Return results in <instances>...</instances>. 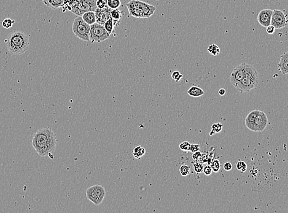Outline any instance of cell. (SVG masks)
Instances as JSON below:
<instances>
[{
    "instance_id": "ac0fdd59",
    "label": "cell",
    "mask_w": 288,
    "mask_h": 213,
    "mask_svg": "<svg viewBox=\"0 0 288 213\" xmlns=\"http://www.w3.org/2000/svg\"><path fill=\"white\" fill-rule=\"evenodd\" d=\"M187 93L189 95L193 97H199L205 93L204 91L200 87L196 85L190 87L188 89Z\"/></svg>"
},
{
    "instance_id": "ba28073f",
    "label": "cell",
    "mask_w": 288,
    "mask_h": 213,
    "mask_svg": "<svg viewBox=\"0 0 288 213\" xmlns=\"http://www.w3.org/2000/svg\"><path fill=\"white\" fill-rule=\"evenodd\" d=\"M97 8L95 0H76L70 11L77 16H82L85 13L95 11Z\"/></svg>"
},
{
    "instance_id": "e0dca14e",
    "label": "cell",
    "mask_w": 288,
    "mask_h": 213,
    "mask_svg": "<svg viewBox=\"0 0 288 213\" xmlns=\"http://www.w3.org/2000/svg\"><path fill=\"white\" fill-rule=\"evenodd\" d=\"M83 21L89 25H91L96 22V17L95 11H88L85 13L81 16Z\"/></svg>"
},
{
    "instance_id": "2e32d148",
    "label": "cell",
    "mask_w": 288,
    "mask_h": 213,
    "mask_svg": "<svg viewBox=\"0 0 288 213\" xmlns=\"http://www.w3.org/2000/svg\"><path fill=\"white\" fill-rule=\"evenodd\" d=\"M43 2L47 7L56 9L63 6L65 0H43Z\"/></svg>"
},
{
    "instance_id": "cb8c5ba5",
    "label": "cell",
    "mask_w": 288,
    "mask_h": 213,
    "mask_svg": "<svg viewBox=\"0 0 288 213\" xmlns=\"http://www.w3.org/2000/svg\"><path fill=\"white\" fill-rule=\"evenodd\" d=\"M179 171L182 176H186L190 174V166L187 165H182L179 168Z\"/></svg>"
},
{
    "instance_id": "e575fe53",
    "label": "cell",
    "mask_w": 288,
    "mask_h": 213,
    "mask_svg": "<svg viewBox=\"0 0 288 213\" xmlns=\"http://www.w3.org/2000/svg\"><path fill=\"white\" fill-rule=\"evenodd\" d=\"M266 32L269 35L273 34L275 32V28L273 25H270L266 27Z\"/></svg>"
},
{
    "instance_id": "277c9868",
    "label": "cell",
    "mask_w": 288,
    "mask_h": 213,
    "mask_svg": "<svg viewBox=\"0 0 288 213\" xmlns=\"http://www.w3.org/2000/svg\"><path fill=\"white\" fill-rule=\"evenodd\" d=\"M259 80V77L256 68L247 64L246 75L235 88L240 92H248L257 87Z\"/></svg>"
},
{
    "instance_id": "5b68a950",
    "label": "cell",
    "mask_w": 288,
    "mask_h": 213,
    "mask_svg": "<svg viewBox=\"0 0 288 213\" xmlns=\"http://www.w3.org/2000/svg\"><path fill=\"white\" fill-rule=\"evenodd\" d=\"M90 26L83 21L81 16H77L74 20L72 30L74 34L80 39L84 41H90Z\"/></svg>"
},
{
    "instance_id": "484cf974",
    "label": "cell",
    "mask_w": 288,
    "mask_h": 213,
    "mask_svg": "<svg viewBox=\"0 0 288 213\" xmlns=\"http://www.w3.org/2000/svg\"><path fill=\"white\" fill-rule=\"evenodd\" d=\"M14 23H15L14 20H12L11 19H6L3 20V21L2 22V25L3 28L8 29V28H11L14 24Z\"/></svg>"
},
{
    "instance_id": "30bf717a",
    "label": "cell",
    "mask_w": 288,
    "mask_h": 213,
    "mask_svg": "<svg viewBox=\"0 0 288 213\" xmlns=\"http://www.w3.org/2000/svg\"><path fill=\"white\" fill-rule=\"evenodd\" d=\"M246 66L247 63H243L234 68L230 76V81L235 88L245 76Z\"/></svg>"
},
{
    "instance_id": "8fae6325",
    "label": "cell",
    "mask_w": 288,
    "mask_h": 213,
    "mask_svg": "<svg viewBox=\"0 0 288 213\" xmlns=\"http://www.w3.org/2000/svg\"><path fill=\"white\" fill-rule=\"evenodd\" d=\"M111 11L109 7H106L103 9L97 8L95 11V17H96V22L103 25L104 24L109 20L111 17Z\"/></svg>"
},
{
    "instance_id": "7a4b0ae2",
    "label": "cell",
    "mask_w": 288,
    "mask_h": 213,
    "mask_svg": "<svg viewBox=\"0 0 288 213\" xmlns=\"http://www.w3.org/2000/svg\"><path fill=\"white\" fill-rule=\"evenodd\" d=\"M6 45L8 50L11 54L21 55L25 53L29 48V37L21 31H13L8 35Z\"/></svg>"
},
{
    "instance_id": "83f0119b",
    "label": "cell",
    "mask_w": 288,
    "mask_h": 213,
    "mask_svg": "<svg viewBox=\"0 0 288 213\" xmlns=\"http://www.w3.org/2000/svg\"><path fill=\"white\" fill-rule=\"evenodd\" d=\"M183 76L182 74L179 71H174L171 74V77L173 79H174L176 82H179L181 80V79L182 78Z\"/></svg>"
},
{
    "instance_id": "6da1fadb",
    "label": "cell",
    "mask_w": 288,
    "mask_h": 213,
    "mask_svg": "<svg viewBox=\"0 0 288 213\" xmlns=\"http://www.w3.org/2000/svg\"><path fill=\"white\" fill-rule=\"evenodd\" d=\"M57 144L56 135L50 127L39 129L33 136L32 146L41 157L52 154L55 151Z\"/></svg>"
},
{
    "instance_id": "ffe728a7",
    "label": "cell",
    "mask_w": 288,
    "mask_h": 213,
    "mask_svg": "<svg viewBox=\"0 0 288 213\" xmlns=\"http://www.w3.org/2000/svg\"><path fill=\"white\" fill-rule=\"evenodd\" d=\"M106 31L111 35L113 31H114V21L112 18H110L109 20H108L103 25Z\"/></svg>"
},
{
    "instance_id": "f1b7e54d",
    "label": "cell",
    "mask_w": 288,
    "mask_h": 213,
    "mask_svg": "<svg viewBox=\"0 0 288 213\" xmlns=\"http://www.w3.org/2000/svg\"><path fill=\"white\" fill-rule=\"evenodd\" d=\"M96 6L99 9H103L107 7V0H97Z\"/></svg>"
},
{
    "instance_id": "4dcf8cb0",
    "label": "cell",
    "mask_w": 288,
    "mask_h": 213,
    "mask_svg": "<svg viewBox=\"0 0 288 213\" xmlns=\"http://www.w3.org/2000/svg\"><path fill=\"white\" fill-rule=\"evenodd\" d=\"M190 145V143H189L188 141H184L179 144V148L183 151H185V152L189 151Z\"/></svg>"
},
{
    "instance_id": "d4e9b609",
    "label": "cell",
    "mask_w": 288,
    "mask_h": 213,
    "mask_svg": "<svg viewBox=\"0 0 288 213\" xmlns=\"http://www.w3.org/2000/svg\"><path fill=\"white\" fill-rule=\"evenodd\" d=\"M211 167L212 168V170L213 171L215 172V173H217L218 172L219 170H220V168H221V164H220V162L219 160L218 159H215L211 163Z\"/></svg>"
},
{
    "instance_id": "9a60e30c",
    "label": "cell",
    "mask_w": 288,
    "mask_h": 213,
    "mask_svg": "<svg viewBox=\"0 0 288 213\" xmlns=\"http://www.w3.org/2000/svg\"><path fill=\"white\" fill-rule=\"evenodd\" d=\"M259 110H256L250 112L245 119V125L250 130L254 132V121L256 116L259 113Z\"/></svg>"
},
{
    "instance_id": "74e56055",
    "label": "cell",
    "mask_w": 288,
    "mask_h": 213,
    "mask_svg": "<svg viewBox=\"0 0 288 213\" xmlns=\"http://www.w3.org/2000/svg\"><path fill=\"white\" fill-rule=\"evenodd\" d=\"M218 93L221 95V96H223L226 94V90L224 88H220L219 90H218Z\"/></svg>"
},
{
    "instance_id": "1f68e13d",
    "label": "cell",
    "mask_w": 288,
    "mask_h": 213,
    "mask_svg": "<svg viewBox=\"0 0 288 213\" xmlns=\"http://www.w3.org/2000/svg\"><path fill=\"white\" fill-rule=\"evenodd\" d=\"M222 129H223V124L221 123L214 124L212 125V131H213L215 133L220 132L222 130Z\"/></svg>"
},
{
    "instance_id": "3957f363",
    "label": "cell",
    "mask_w": 288,
    "mask_h": 213,
    "mask_svg": "<svg viewBox=\"0 0 288 213\" xmlns=\"http://www.w3.org/2000/svg\"><path fill=\"white\" fill-rule=\"evenodd\" d=\"M127 7L130 15L136 18H149L156 10L154 6L139 0H132L127 4Z\"/></svg>"
},
{
    "instance_id": "7c38bea8",
    "label": "cell",
    "mask_w": 288,
    "mask_h": 213,
    "mask_svg": "<svg viewBox=\"0 0 288 213\" xmlns=\"http://www.w3.org/2000/svg\"><path fill=\"white\" fill-rule=\"evenodd\" d=\"M268 122V118L265 113L260 111L254 121V132L264 131L267 127Z\"/></svg>"
},
{
    "instance_id": "d6a6232c",
    "label": "cell",
    "mask_w": 288,
    "mask_h": 213,
    "mask_svg": "<svg viewBox=\"0 0 288 213\" xmlns=\"http://www.w3.org/2000/svg\"><path fill=\"white\" fill-rule=\"evenodd\" d=\"M200 146L199 144H190V148H189V151L194 153V152L199 151L200 150Z\"/></svg>"
},
{
    "instance_id": "8d00e7d4",
    "label": "cell",
    "mask_w": 288,
    "mask_h": 213,
    "mask_svg": "<svg viewBox=\"0 0 288 213\" xmlns=\"http://www.w3.org/2000/svg\"><path fill=\"white\" fill-rule=\"evenodd\" d=\"M200 155H201V153L199 152V151H197V152H194V154L193 155V158L194 160H197L198 159V157H200Z\"/></svg>"
},
{
    "instance_id": "4fadbf2b",
    "label": "cell",
    "mask_w": 288,
    "mask_h": 213,
    "mask_svg": "<svg viewBox=\"0 0 288 213\" xmlns=\"http://www.w3.org/2000/svg\"><path fill=\"white\" fill-rule=\"evenodd\" d=\"M272 13L273 10L271 9H267L260 11L257 15V21L259 24L264 27H267L270 25Z\"/></svg>"
},
{
    "instance_id": "f546056e",
    "label": "cell",
    "mask_w": 288,
    "mask_h": 213,
    "mask_svg": "<svg viewBox=\"0 0 288 213\" xmlns=\"http://www.w3.org/2000/svg\"><path fill=\"white\" fill-rule=\"evenodd\" d=\"M193 166H194V171L197 173H200L203 171V169H204V166L203 165L200 163V162H196L194 165H193Z\"/></svg>"
},
{
    "instance_id": "836d02e7",
    "label": "cell",
    "mask_w": 288,
    "mask_h": 213,
    "mask_svg": "<svg viewBox=\"0 0 288 213\" xmlns=\"http://www.w3.org/2000/svg\"><path fill=\"white\" fill-rule=\"evenodd\" d=\"M203 171H204V173L205 175L210 176L213 170H212V168H211V166L210 165H208L205 166V167H204Z\"/></svg>"
},
{
    "instance_id": "52a82bcc",
    "label": "cell",
    "mask_w": 288,
    "mask_h": 213,
    "mask_svg": "<svg viewBox=\"0 0 288 213\" xmlns=\"http://www.w3.org/2000/svg\"><path fill=\"white\" fill-rule=\"evenodd\" d=\"M90 26L89 40L92 43L103 42L110 38V35L106 31L103 25L95 22Z\"/></svg>"
},
{
    "instance_id": "5bb4252c",
    "label": "cell",
    "mask_w": 288,
    "mask_h": 213,
    "mask_svg": "<svg viewBox=\"0 0 288 213\" xmlns=\"http://www.w3.org/2000/svg\"><path fill=\"white\" fill-rule=\"evenodd\" d=\"M279 71L283 74L286 75L288 73V52L283 53L280 57L279 62L278 64Z\"/></svg>"
},
{
    "instance_id": "d590c367",
    "label": "cell",
    "mask_w": 288,
    "mask_h": 213,
    "mask_svg": "<svg viewBox=\"0 0 288 213\" xmlns=\"http://www.w3.org/2000/svg\"><path fill=\"white\" fill-rule=\"evenodd\" d=\"M224 169L226 171H230L232 169V165L230 162H226L224 164Z\"/></svg>"
},
{
    "instance_id": "d6986e66",
    "label": "cell",
    "mask_w": 288,
    "mask_h": 213,
    "mask_svg": "<svg viewBox=\"0 0 288 213\" xmlns=\"http://www.w3.org/2000/svg\"><path fill=\"white\" fill-rule=\"evenodd\" d=\"M146 153V149L141 146H137L133 150V155L135 159H141Z\"/></svg>"
},
{
    "instance_id": "8992f818",
    "label": "cell",
    "mask_w": 288,
    "mask_h": 213,
    "mask_svg": "<svg viewBox=\"0 0 288 213\" xmlns=\"http://www.w3.org/2000/svg\"><path fill=\"white\" fill-rule=\"evenodd\" d=\"M87 198L95 205H100L106 196V190L103 186L97 184L88 187L86 190Z\"/></svg>"
},
{
    "instance_id": "603a6c76",
    "label": "cell",
    "mask_w": 288,
    "mask_h": 213,
    "mask_svg": "<svg viewBox=\"0 0 288 213\" xmlns=\"http://www.w3.org/2000/svg\"><path fill=\"white\" fill-rule=\"evenodd\" d=\"M121 17H122V13L118 9H111V17L113 19V21H118L121 19Z\"/></svg>"
},
{
    "instance_id": "4316f807",
    "label": "cell",
    "mask_w": 288,
    "mask_h": 213,
    "mask_svg": "<svg viewBox=\"0 0 288 213\" xmlns=\"http://www.w3.org/2000/svg\"><path fill=\"white\" fill-rule=\"evenodd\" d=\"M237 168L238 170L241 171V173H244L247 170V165L243 161H238L237 163Z\"/></svg>"
},
{
    "instance_id": "44dd1931",
    "label": "cell",
    "mask_w": 288,
    "mask_h": 213,
    "mask_svg": "<svg viewBox=\"0 0 288 213\" xmlns=\"http://www.w3.org/2000/svg\"><path fill=\"white\" fill-rule=\"evenodd\" d=\"M208 51L210 54L213 55V56H217L220 54V49L219 47L215 44L210 45L208 47Z\"/></svg>"
},
{
    "instance_id": "7402d4cb",
    "label": "cell",
    "mask_w": 288,
    "mask_h": 213,
    "mask_svg": "<svg viewBox=\"0 0 288 213\" xmlns=\"http://www.w3.org/2000/svg\"><path fill=\"white\" fill-rule=\"evenodd\" d=\"M121 5V0H107V5L111 9H118Z\"/></svg>"
},
{
    "instance_id": "9c48e42d",
    "label": "cell",
    "mask_w": 288,
    "mask_h": 213,
    "mask_svg": "<svg viewBox=\"0 0 288 213\" xmlns=\"http://www.w3.org/2000/svg\"><path fill=\"white\" fill-rule=\"evenodd\" d=\"M270 25L275 29H281L287 25V14L284 11L275 9L273 11Z\"/></svg>"
}]
</instances>
